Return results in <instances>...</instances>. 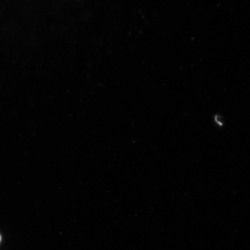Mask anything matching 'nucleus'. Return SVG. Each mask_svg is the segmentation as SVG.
I'll use <instances>...</instances> for the list:
<instances>
[{
	"instance_id": "f257e3e1",
	"label": "nucleus",
	"mask_w": 250,
	"mask_h": 250,
	"mask_svg": "<svg viewBox=\"0 0 250 250\" xmlns=\"http://www.w3.org/2000/svg\"><path fill=\"white\" fill-rule=\"evenodd\" d=\"M1 235H0V242H1Z\"/></svg>"
}]
</instances>
